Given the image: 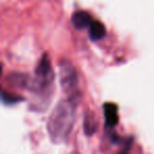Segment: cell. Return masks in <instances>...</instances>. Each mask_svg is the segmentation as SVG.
<instances>
[{
	"mask_svg": "<svg viewBox=\"0 0 154 154\" xmlns=\"http://www.w3.org/2000/svg\"><path fill=\"white\" fill-rule=\"evenodd\" d=\"M1 100L5 105H16V103H20V101H23L24 98L19 95L13 94V93H9L8 91L2 90L1 92Z\"/></svg>",
	"mask_w": 154,
	"mask_h": 154,
	"instance_id": "obj_9",
	"label": "cell"
},
{
	"mask_svg": "<svg viewBox=\"0 0 154 154\" xmlns=\"http://www.w3.org/2000/svg\"><path fill=\"white\" fill-rule=\"evenodd\" d=\"M97 119L95 115L90 112H87L84 117V131L88 136L93 135L97 130Z\"/></svg>",
	"mask_w": 154,
	"mask_h": 154,
	"instance_id": "obj_8",
	"label": "cell"
},
{
	"mask_svg": "<svg viewBox=\"0 0 154 154\" xmlns=\"http://www.w3.org/2000/svg\"><path fill=\"white\" fill-rule=\"evenodd\" d=\"M89 33V38L92 41H98L100 39H103L106 36V26L103 22L98 21V20H93V22L91 23V26L88 29Z\"/></svg>",
	"mask_w": 154,
	"mask_h": 154,
	"instance_id": "obj_7",
	"label": "cell"
},
{
	"mask_svg": "<svg viewBox=\"0 0 154 154\" xmlns=\"http://www.w3.org/2000/svg\"><path fill=\"white\" fill-rule=\"evenodd\" d=\"M54 78L55 74L52 69L49 56L48 54H43L35 68L34 77H32L29 88V92L37 99L34 108L39 106V110L47 109L53 95Z\"/></svg>",
	"mask_w": 154,
	"mask_h": 154,
	"instance_id": "obj_2",
	"label": "cell"
},
{
	"mask_svg": "<svg viewBox=\"0 0 154 154\" xmlns=\"http://www.w3.org/2000/svg\"><path fill=\"white\" fill-rule=\"evenodd\" d=\"M59 84L61 90L68 97H82L79 91V78L74 64L66 59H61L58 63Z\"/></svg>",
	"mask_w": 154,
	"mask_h": 154,
	"instance_id": "obj_3",
	"label": "cell"
},
{
	"mask_svg": "<svg viewBox=\"0 0 154 154\" xmlns=\"http://www.w3.org/2000/svg\"><path fill=\"white\" fill-rule=\"evenodd\" d=\"M78 97L61 99L54 107L47 122V132L54 143H63L69 139L76 118Z\"/></svg>",
	"mask_w": 154,
	"mask_h": 154,
	"instance_id": "obj_1",
	"label": "cell"
},
{
	"mask_svg": "<svg viewBox=\"0 0 154 154\" xmlns=\"http://www.w3.org/2000/svg\"><path fill=\"white\" fill-rule=\"evenodd\" d=\"M93 20L94 19L92 18V16L86 11H76L72 14V17H71V22L73 26L79 31L89 29Z\"/></svg>",
	"mask_w": 154,
	"mask_h": 154,
	"instance_id": "obj_5",
	"label": "cell"
},
{
	"mask_svg": "<svg viewBox=\"0 0 154 154\" xmlns=\"http://www.w3.org/2000/svg\"><path fill=\"white\" fill-rule=\"evenodd\" d=\"M31 79H32V77L29 74L19 72L10 73L7 76V82L8 84H10V86L26 91H29V88H30Z\"/></svg>",
	"mask_w": 154,
	"mask_h": 154,
	"instance_id": "obj_4",
	"label": "cell"
},
{
	"mask_svg": "<svg viewBox=\"0 0 154 154\" xmlns=\"http://www.w3.org/2000/svg\"><path fill=\"white\" fill-rule=\"evenodd\" d=\"M105 125L108 129H112L118 124V108L112 103H106L103 107Z\"/></svg>",
	"mask_w": 154,
	"mask_h": 154,
	"instance_id": "obj_6",
	"label": "cell"
}]
</instances>
